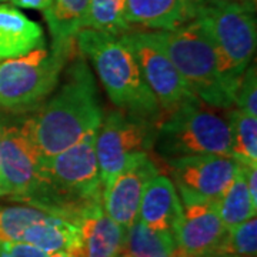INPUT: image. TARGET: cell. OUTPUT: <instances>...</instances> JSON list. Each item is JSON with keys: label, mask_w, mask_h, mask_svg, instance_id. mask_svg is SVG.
Listing matches in <instances>:
<instances>
[{"label": "cell", "mask_w": 257, "mask_h": 257, "mask_svg": "<svg viewBox=\"0 0 257 257\" xmlns=\"http://www.w3.org/2000/svg\"><path fill=\"white\" fill-rule=\"evenodd\" d=\"M60 77L55 94L26 117L42 159L59 155L87 135L97 133L104 117L92 69L79 52Z\"/></svg>", "instance_id": "6da1fadb"}, {"label": "cell", "mask_w": 257, "mask_h": 257, "mask_svg": "<svg viewBox=\"0 0 257 257\" xmlns=\"http://www.w3.org/2000/svg\"><path fill=\"white\" fill-rule=\"evenodd\" d=\"M96 135H87L59 155L42 159L36 182L20 202L73 223L92 207L101 206Z\"/></svg>", "instance_id": "7a4b0ae2"}, {"label": "cell", "mask_w": 257, "mask_h": 257, "mask_svg": "<svg viewBox=\"0 0 257 257\" xmlns=\"http://www.w3.org/2000/svg\"><path fill=\"white\" fill-rule=\"evenodd\" d=\"M76 49L92 63L103 89L119 110L146 119H162L156 97L121 36L82 29L76 36Z\"/></svg>", "instance_id": "3957f363"}, {"label": "cell", "mask_w": 257, "mask_h": 257, "mask_svg": "<svg viewBox=\"0 0 257 257\" xmlns=\"http://www.w3.org/2000/svg\"><path fill=\"white\" fill-rule=\"evenodd\" d=\"M150 36L199 100L216 109L233 107L239 82L226 72L217 50L196 19L175 30H152Z\"/></svg>", "instance_id": "277c9868"}, {"label": "cell", "mask_w": 257, "mask_h": 257, "mask_svg": "<svg viewBox=\"0 0 257 257\" xmlns=\"http://www.w3.org/2000/svg\"><path fill=\"white\" fill-rule=\"evenodd\" d=\"M153 149L165 162L200 155L231 157L229 116L199 99L184 103L159 123Z\"/></svg>", "instance_id": "5b68a950"}, {"label": "cell", "mask_w": 257, "mask_h": 257, "mask_svg": "<svg viewBox=\"0 0 257 257\" xmlns=\"http://www.w3.org/2000/svg\"><path fill=\"white\" fill-rule=\"evenodd\" d=\"M76 49L57 50L46 46L0 63V110L26 113L39 109L55 92L62 72Z\"/></svg>", "instance_id": "8992f818"}, {"label": "cell", "mask_w": 257, "mask_h": 257, "mask_svg": "<svg viewBox=\"0 0 257 257\" xmlns=\"http://www.w3.org/2000/svg\"><path fill=\"white\" fill-rule=\"evenodd\" d=\"M196 20L217 50L226 72L240 82L256 52V6L230 0H202Z\"/></svg>", "instance_id": "52a82bcc"}, {"label": "cell", "mask_w": 257, "mask_h": 257, "mask_svg": "<svg viewBox=\"0 0 257 257\" xmlns=\"http://www.w3.org/2000/svg\"><path fill=\"white\" fill-rule=\"evenodd\" d=\"M159 123L160 120L140 117L119 109L103 117L96 135V156L103 187L132 157L153 149Z\"/></svg>", "instance_id": "ba28073f"}, {"label": "cell", "mask_w": 257, "mask_h": 257, "mask_svg": "<svg viewBox=\"0 0 257 257\" xmlns=\"http://www.w3.org/2000/svg\"><path fill=\"white\" fill-rule=\"evenodd\" d=\"M121 39L133 52L147 86L162 110L170 113L184 103L197 100L175 64L150 36V32L130 30L121 35Z\"/></svg>", "instance_id": "9c48e42d"}, {"label": "cell", "mask_w": 257, "mask_h": 257, "mask_svg": "<svg viewBox=\"0 0 257 257\" xmlns=\"http://www.w3.org/2000/svg\"><path fill=\"white\" fill-rule=\"evenodd\" d=\"M40 160L26 119L0 124V197L20 202L36 182Z\"/></svg>", "instance_id": "30bf717a"}, {"label": "cell", "mask_w": 257, "mask_h": 257, "mask_svg": "<svg viewBox=\"0 0 257 257\" xmlns=\"http://www.w3.org/2000/svg\"><path fill=\"white\" fill-rule=\"evenodd\" d=\"M166 163L180 197H199L213 202H219L239 167L233 157L217 155L179 157Z\"/></svg>", "instance_id": "8fae6325"}, {"label": "cell", "mask_w": 257, "mask_h": 257, "mask_svg": "<svg viewBox=\"0 0 257 257\" xmlns=\"http://www.w3.org/2000/svg\"><path fill=\"white\" fill-rule=\"evenodd\" d=\"M157 175L159 169L149 153L132 157L127 165L103 187V210L124 230L130 227L138 220L145 187Z\"/></svg>", "instance_id": "7c38bea8"}, {"label": "cell", "mask_w": 257, "mask_h": 257, "mask_svg": "<svg viewBox=\"0 0 257 257\" xmlns=\"http://www.w3.org/2000/svg\"><path fill=\"white\" fill-rule=\"evenodd\" d=\"M180 197V196H179ZM182 214L175 229L177 246L184 256H213L226 236L217 202L199 197H180Z\"/></svg>", "instance_id": "4fadbf2b"}, {"label": "cell", "mask_w": 257, "mask_h": 257, "mask_svg": "<svg viewBox=\"0 0 257 257\" xmlns=\"http://www.w3.org/2000/svg\"><path fill=\"white\" fill-rule=\"evenodd\" d=\"M202 0H126L130 26L175 30L196 19Z\"/></svg>", "instance_id": "5bb4252c"}, {"label": "cell", "mask_w": 257, "mask_h": 257, "mask_svg": "<svg viewBox=\"0 0 257 257\" xmlns=\"http://www.w3.org/2000/svg\"><path fill=\"white\" fill-rule=\"evenodd\" d=\"M79 240L72 253L74 257H117L121 250L124 229L103 210L94 206L77 220Z\"/></svg>", "instance_id": "9a60e30c"}, {"label": "cell", "mask_w": 257, "mask_h": 257, "mask_svg": "<svg viewBox=\"0 0 257 257\" xmlns=\"http://www.w3.org/2000/svg\"><path fill=\"white\" fill-rule=\"evenodd\" d=\"M180 214L182 202L175 183L170 177L159 173L145 187L138 220L147 227L172 231L175 234Z\"/></svg>", "instance_id": "2e32d148"}, {"label": "cell", "mask_w": 257, "mask_h": 257, "mask_svg": "<svg viewBox=\"0 0 257 257\" xmlns=\"http://www.w3.org/2000/svg\"><path fill=\"white\" fill-rule=\"evenodd\" d=\"M46 46L42 26L9 5H0V62Z\"/></svg>", "instance_id": "e0dca14e"}, {"label": "cell", "mask_w": 257, "mask_h": 257, "mask_svg": "<svg viewBox=\"0 0 257 257\" xmlns=\"http://www.w3.org/2000/svg\"><path fill=\"white\" fill-rule=\"evenodd\" d=\"M89 0H52L45 10L52 49H76V36L83 29Z\"/></svg>", "instance_id": "ac0fdd59"}, {"label": "cell", "mask_w": 257, "mask_h": 257, "mask_svg": "<svg viewBox=\"0 0 257 257\" xmlns=\"http://www.w3.org/2000/svg\"><path fill=\"white\" fill-rule=\"evenodd\" d=\"M120 254L124 257H182L172 231L156 230L136 220L124 230Z\"/></svg>", "instance_id": "d6986e66"}, {"label": "cell", "mask_w": 257, "mask_h": 257, "mask_svg": "<svg viewBox=\"0 0 257 257\" xmlns=\"http://www.w3.org/2000/svg\"><path fill=\"white\" fill-rule=\"evenodd\" d=\"M79 240V229L73 221L50 214L26 229L22 241L36 246L47 254L57 251L73 253Z\"/></svg>", "instance_id": "ffe728a7"}, {"label": "cell", "mask_w": 257, "mask_h": 257, "mask_svg": "<svg viewBox=\"0 0 257 257\" xmlns=\"http://www.w3.org/2000/svg\"><path fill=\"white\" fill-rule=\"evenodd\" d=\"M217 209L224 227L229 230L256 216L257 206L251 202L243 166L239 165L226 192L217 202Z\"/></svg>", "instance_id": "44dd1931"}, {"label": "cell", "mask_w": 257, "mask_h": 257, "mask_svg": "<svg viewBox=\"0 0 257 257\" xmlns=\"http://www.w3.org/2000/svg\"><path fill=\"white\" fill-rule=\"evenodd\" d=\"M231 157L243 166H257V117L239 109H229Z\"/></svg>", "instance_id": "7402d4cb"}, {"label": "cell", "mask_w": 257, "mask_h": 257, "mask_svg": "<svg viewBox=\"0 0 257 257\" xmlns=\"http://www.w3.org/2000/svg\"><path fill=\"white\" fill-rule=\"evenodd\" d=\"M83 29H93L114 36L132 30L126 20V0H89Z\"/></svg>", "instance_id": "603a6c76"}, {"label": "cell", "mask_w": 257, "mask_h": 257, "mask_svg": "<svg viewBox=\"0 0 257 257\" xmlns=\"http://www.w3.org/2000/svg\"><path fill=\"white\" fill-rule=\"evenodd\" d=\"M52 213L30 204H16L0 207V241H22L23 233L37 221L46 219Z\"/></svg>", "instance_id": "cb8c5ba5"}, {"label": "cell", "mask_w": 257, "mask_h": 257, "mask_svg": "<svg viewBox=\"0 0 257 257\" xmlns=\"http://www.w3.org/2000/svg\"><path fill=\"white\" fill-rule=\"evenodd\" d=\"M256 253L257 220L256 216H254V217H251V219L243 221V223L227 230L216 254L256 256Z\"/></svg>", "instance_id": "d4e9b609"}, {"label": "cell", "mask_w": 257, "mask_h": 257, "mask_svg": "<svg viewBox=\"0 0 257 257\" xmlns=\"http://www.w3.org/2000/svg\"><path fill=\"white\" fill-rule=\"evenodd\" d=\"M236 109L257 117V74L256 64H248L240 77L239 86L234 96Z\"/></svg>", "instance_id": "484cf974"}, {"label": "cell", "mask_w": 257, "mask_h": 257, "mask_svg": "<svg viewBox=\"0 0 257 257\" xmlns=\"http://www.w3.org/2000/svg\"><path fill=\"white\" fill-rule=\"evenodd\" d=\"M0 257H49V254L23 241H0Z\"/></svg>", "instance_id": "4316f807"}, {"label": "cell", "mask_w": 257, "mask_h": 257, "mask_svg": "<svg viewBox=\"0 0 257 257\" xmlns=\"http://www.w3.org/2000/svg\"><path fill=\"white\" fill-rule=\"evenodd\" d=\"M10 2L22 9L40 10V12H45L52 3V0H10Z\"/></svg>", "instance_id": "83f0119b"}, {"label": "cell", "mask_w": 257, "mask_h": 257, "mask_svg": "<svg viewBox=\"0 0 257 257\" xmlns=\"http://www.w3.org/2000/svg\"><path fill=\"white\" fill-rule=\"evenodd\" d=\"M49 257H74L70 251H57V253H52Z\"/></svg>", "instance_id": "f1b7e54d"}, {"label": "cell", "mask_w": 257, "mask_h": 257, "mask_svg": "<svg viewBox=\"0 0 257 257\" xmlns=\"http://www.w3.org/2000/svg\"><path fill=\"white\" fill-rule=\"evenodd\" d=\"M230 2H237V3H244L250 6H256V0H230Z\"/></svg>", "instance_id": "f546056e"}, {"label": "cell", "mask_w": 257, "mask_h": 257, "mask_svg": "<svg viewBox=\"0 0 257 257\" xmlns=\"http://www.w3.org/2000/svg\"><path fill=\"white\" fill-rule=\"evenodd\" d=\"M213 257H256V256H234V254H214Z\"/></svg>", "instance_id": "4dcf8cb0"}, {"label": "cell", "mask_w": 257, "mask_h": 257, "mask_svg": "<svg viewBox=\"0 0 257 257\" xmlns=\"http://www.w3.org/2000/svg\"><path fill=\"white\" fill-rule=\"evenodd\" d=\"M182 257H213V256H209V254H200V256H182Z\"/></svg>", "instance_id": "1f68e13d"}, {"label": "cell", "mask_w": 257, "mask_h": 257, "mask_svg": "<svg viewBox=\"0 0 257 257\" xmlns=\"http://www.w3.org/2000/svg\"><path fill=\"white\" fill-rule=\"evenodd\" d=\"M117 257H124V256H121V254H119V256H117Z\"/></svg>", "instance_id": "d6a6232c"}, {"label": "cell", "mask_w": 257, "mask_h": 257, "mask_svg": "<svg viewBox=\"0 0 257 257\" xmlns=\"http://www.w3.org/2000/svg\"><path fill=\"white\" fill-rule=\"evenodd\" d=\"M2 2H5V0H0V3H2Z\"/></svg>", "instance_id": "836d02e7"}]
</instances>
